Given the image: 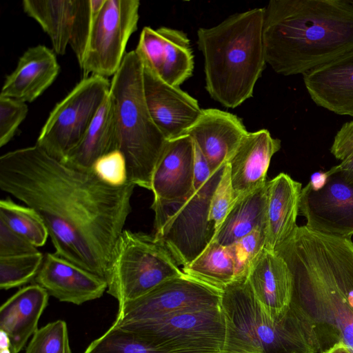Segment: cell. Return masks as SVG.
Masks as SVG:
<instances>
[{"instance_id":"obj_6","label":"cell","mask_w":353,"mask_h":353,"mask_svg":"<svg viewBox=\"0 0 353 353\" xmlns=\"http://www.w3.org/2000/svg\"><path fill=\"white\" fill-rule=\"evenodd\" d=\"M143 67L135 50L125 53L110 81L117 150L125 156L128 181L151 190L152 177L168 141L154 123L143 91Z\"/></svg>"},{"instance_id":"obj_2","label":"cell","mask_w":353,"mask_h":353,"mask_svg":"<svg viewBox=\"0 0 353 353\" xmlns=\"http://www.w3.org/2000/svg\"><path fill=\"white\" fill-rule=\"evenodd\" d=\"M292 276V303L309 317L321 352L339 343L353 353V242L298 226L275 252Z\"/></svg>"},{"instance_id":"obj_37","label":"cell","mask_w":353,"mask_h":353,"mask_svg":"<svg viewBox=\"0 0 353 353\" xmlns=\"http://www.w3.org/2000/svg\"><path fill=\"white\" fill-rule=\"evenodd\" d=\"M235 245L240 265L248 274L252 261L265 248V230L256 229L241 238Z\"/></svg>"},{"instance_id":"obj_13","label":"cell","mask_w":353,"mask_h":353,"mask_svg":"<svg viewBox=\"0 0 353 353\" xmlns=\"http://www.w3.org/2000/svg\"><path fill=\"white\" fill-rule=\"evenodd\" d=\"M325 185L319 191L302 188L299 213L310 229L327 235L351 239L353 236V181L338 165L332 167Z\"/></svg>"},{"instance_id":"obj_10","label":"cell","mask_w":353,"mask_h":353,"mask_svg":"<svg viewBox=\"0 0 353 353\" xmlns=\"http://www.w3.org/2000/svg\"><path fill=\"white\" fill-rule=\"evenodd\" d=\"M110 90L106 77H83L52 109L36 144L63 161L81 141Z\"/></svg>"},{"instance_id":"obj_43","label":"cell","mask_w":353,"mask_h":353,"mask_svg":"<svg viewBox=\"0 0 353 353\" xmlns=\"http://www.w3.org/2000/svg\"><path fill=\"white\" fill-rule=\"evenodd\" d=\"M281 353H305L298 350H291L288 352H281ZM310 353H316V352H310Z\"/></svg>"},{"instance_id":"obj_31","label":"cell","mask_w":353,"mask_h":353,"mask_svg":"<svg viewBox=\"0 0 353 353\" xmlns=\"http://www.w3.org/2000/svg\"><path fill=\"white\" fill-rule=\"evenodd\" d=\"M83 353H168L144 343L133 334L112 325L93 341Z\"/></svg>"},{"instance_id":"obj_8","label":"cell","mask_w":353,"mask_h":353,"mask_svg":"<svg viewBox=\"0 0 353 353\" xmlns=\"http://www.w3.org/2000/svg\"><path fill=\"white\" fill-rule=\"evenodd\" d=\"M225 165L185 198L151 205L154 212V237L182 267L194 261L215 234L214 225L209 221L210 205Z\"/></svg>"},{"instance_id":"obj_28","label":"cell","mask_w":353,"mask_h":353,"mask_svg":"<svg viewBox=\"0 0 353 353\" xmlns=\"http://www.w3.org/2000/svg\"><path fill=\"white\" fill-rule=\"evenodd\" d=\"M267 183V182H266ZM266 228V183L236 199L212 241L228 246L256 229Z\"/></svg>"},{"instance_id":"obj_33","label":"cell","mask_w":353,"mask_h":353,"mask_svg":"<svg viewBox=\"0 0 353 353\" xmlns=\"http://www.w3.org/2000/svg\"><path fill=\"white\" fill-rule=\"evenodd\" d=\"M91 170L101 181L112 187H121L129 182L126 159L119 150L97 159Z\"/></svg>"},{"instance_id":"obj_38","label":"cell","mask_w":353,"mask_h":353,"mask_svg":"<svg viewBox=\"0 0 353 353\" xmlns=\"http://www.w3.org/2000/svg\"><path fill=\"white\" fill-rule=\"evenodd\" d=\"M37 248L0 219V257L34 254Z\"/></svg>"},{"instance_id":"obj_9","label":"cell","mask_w":353,"mask_h":353,"mask_svg":"<svg viewBox=\"0 0 353 353\" xmlns=\"http://www.w3.org/2000/svg\"><path fill=\"white\" fill-rule=\"evenodd\" d=\"M112 325L168 353H223L225 343V323L221 307Z\"/></svg>"},{"instance_id":"obj_29","label":"cell","mask_w":353,"mask_h":353,"mask_svg":"<svg viewBox=\"0 0 353 353\" xmlns=\"http://www.w3.org/2000/svg\"><path fill=\"white\" fill-rule=\"evenodd\" d=\"M0 219L35 247H41L46 243L49 236L48 228L33 208L16 203L10 199H1Z\"/></svg>"},{"instance_id":"obj_17","label":"cell","mask_w":353,"mask_h":353,"mask_svg":"<svg viewBox=\"0 0 353 353\" xmlns=\"http://www.w3.org/2000/svg\"><path fill=\"white\" fill-rule=\"evenodd\" d=\"M34 281L60 301L76 305L100 298L108 288L105 279L56 253L46 254Z\"/></svg>"},{"instance_id":"obj_30","label":"cell","mask_w":353,"mask_h":353,"mask_svg":"<svg viewBox=\"0 0 353 353\" xmlns=\"http://www.w3.org/2000/svg\"><path fill=\"white\" fill-rule=\"evenodd\" d=\"M44 256L34 254L0 257V288L9 290L34 280L42 265Z\"/></svg>"},{"instance_id":"obj_24","label":"cell","mask_w":353,"mask_h":353,"mask_svg":"<svg viewBox=\"0 0 353 353\" xmlns=\"http://www.w3.org/2000/svg\"><path fill=\"white\" fill-rule=\"evenodd\" d=\"M49 296L34 283L19 290L1 306L0 330L8 334L12 353H19L38 330Z\"/></svg>"},{"instance_id":"obj_21","label":"cell","mask_w":353,"mask_h":353,"mask_svg":"<svg viewBox=\"0 0 353 353\" xmlns=\"http://www.w3.org/2000/svg\"><path fill=\"white\" fill-rule=\"evenodd\" d=\"M281 146L268 130L248 132L228 161L232 187L239 196L264 185L273 155Z\"/></svg>"},{"instance_id":"obj_3","label":"cell","mask_w":353,"mask_h":353,"mask_svg":"<svg viewBox=\"0 0 353 353\" xmlns=\"http://www.w3.org/2000/svg\"><path fill=\"white\" fill-rule=\"evenodd\" d=\"M265 61L304 74L353 49L352 0H271L264 8Z\"/></svg>"},{"instance_id":"obj_12","label":"cell","mask_w":353,"mask_h":353,"mask_svg":"<svg viewBox=\"0 0 353 353\" xmlns=\"http://www.w3.org/2000/svg\"><path fill=\"white\" fill-rule=\"evenodd\" d=\"M221 292L185 274L119 306L114 323L154 320L192 310L221 307Z\"/></svg>"},{"instance_id":"obj_22","label":"cell","mask_w":353,"mask_h":353,"mask_svg":"<svg viewBox=\"0 0 353 353\" xmlns=\"http://www.w3.org/2000/svg\"><path fill=\"white\" fill-rule=\"evenodd\" d=\"M59 70L54 50L43 45L29 48L6 77L0 97L32 102L52 85Z\"/></svg>"},{"instance_id":"obj_7","label":"cell","mask_w":353,"mask_h":353,"mask_svg":"<svg viewBox=\"0 0 353 353\" xmlns=\"http://www.w3.org/2000/svg\"><path fill=\"white\" fill-rule=\"evenodd\" d=\"M183 274L167 248L154 235L123 230L106 279L107 292L121 306Z\"/></svg>"},{"instance_id":"obj_19","label":"cell","mask_w":353,"mask_h":353,"mask_svg":"<svg viewBox=\"0 0 353 353\" xmlns=\"http://www.w3.org/2000/svg\"><path fill=\"white\" fill-rule=\"evenodd\" d=\"M303 77L308 94L318 106L353 117V49Z\"/></svg>"},{"instance_id":"obj_34","label":"cell","mask_w":353,"mask_h":353,"mask_svg":"<svg viewBox=\"0 0 353 353\" xmlns=\"http://www.w3.org/2000/svg\"><path fill=\"white\" fill-rule=\"evenodd\" d=\"M239 196L232 187L230 168L227 163L212 194L210 205L209 221L214 225L216 231Z\"/></svg>"},{"instance_id":"obj_35","label":"cell","mask_w":353,"mask_h":353,"mask_svg":"<svg viewBox=\"0 0 353 353\" xmlns=\"http://www.w3.org/2000/svg\"><path fill=\"white\" fill-rule=\"evenodd\" d=\"M26 103L0 97V146L6 145L15 135L19 125L26 117Z\"/></svg>"},{"instance_id":"obj_18","label":"cell","mask_w":353,"mask_h":353,"mask_svg":"<svg viewBox=\"0 0 353 353\" xmlns=\"http://www.w3.org/2000/svg\"><path fill=\"white\" fill-rule=\"evenodd\" d=\"M194 142L188 135L168 140L154 168L152 204L180 201L194 186Z\"/></svg>"},{"instance_id":"obj_5","label":"cell","mask_w":353,"mask_h":353,"mask_svg":"<svg viewBox=\"0 0 353 353\" xmlns=\"http://www.w3.org/2000/svg\"><path fill=\"white\" fill-rule=\"evenodd\" d=\"M221 307L225 323L223 353L321 352L314 326L299 307L291 303L285 315L272 319L256 299L248 278L221 292Z\"/></svg>"},{"instance_id":"obj_41","label":"cell","mask_w":353,"mask_h":353,"mask_svg":"<svg viewBox=\"0 0 353 353\" xmlns=\"http://www.w3.org/2000/svg\"><path fill=\"white\" fill-rule=\"evenodd\" d=\"M321 353H350L343 345L334 344L323 350Z\"/></svg>"},{"instance_id":"obj_32","label":"cell","mask_w":353,"mask_h":353,"mask_svg":"<svg viewBox=\"0 0 353 353\" xmlns=\"http://www.w3.org/2000/svg\"><path fill=\"white\" fill-rule=\"evenodd\" d=\"M26 353H72L66 323L57 320L38 329Z\"/></svg>"},{"instance_id":"obj_23","label":"cell","mask_w":353,"mask_h":353,"mask_svg":"<svg viewBox=\"0 0 353 353\" xmlns=\"http://www.w3.org/2000/svg\"><path fill=\"white\" fill-rule=\"evenodd\" d=\"M302 184L281 172L266 183L265 248L274 252L294 232Z\"/></svg>"},{"instance_id":"obj_39","label":"cell","mask_w":353,"mask_h":353,"mask_svg":"<svg viewBox=\"0 0 353 353\" xmlns=\"http://www.w3.org/2000/svg\"><path fill=\"white\" fill-rule=\"evenodd\" d=\"M212 174L207 160L194 142V189L200 188Z\"/></svg>"},{"instance_id":"obj_36","label":"cell","mask_w":353,"mask_h":353,"mask_svg":"<svg viewBox=\"0 0 353 353\" xmlns=\"http://www.w3.org/2000/svg\"><path fill=\"white\" fill-rule=\"evenodd\" d=\"M330 152L341 161L337 165L345 176L353 181V120L345 123L338 130Z\"/></svg>"},{"instance_id":"obj_44","label":"cell","mask_w":353,"mask_h":353,"mask_svg":"<svg viewBox=\"0 0 353 353\" xmlns=\"http://www.w3.org/2000/svg\"><path fill=\"white\" fill-rule=\"evenodd\" d=\"M0 353H12L10 348L1 350Z\"/></svg>"},{"instance_id":"obj_1","label":"cell","mask_w":353,"mask_h":353,"mask_svg":"<svg viewBox=\"0 0 353 353\" xmlns=\"http://www.w3.org/2000/svg\"><path fill=\"white\" fill-rule=\"evenodd\" d=\"M134 185L112 187L35 144L0 157V188L44 221L59 256L106 280Z\"/></svg>"},{"instance_id":"obj_14","label":"cell","mask_w":353,"mask_h":353,"mask_svg":"<svg viewBox=\"0 0 353 353\" xmlns=\"http://www.w3.org/2000/svg\"><path fill=\"white\" fill-rule=\"evenodd\" d=\"M135 51L145 68L171 85L179 87L192 75L194 56L182 30L145 26Z\"/></svg>"},{"instance_id":"obj_27","label":"cell","mask_w":353,"mask_h":353,"mask_svg":"<svg viewBox=\"0 0 353 353\" xmlns=\"http://www.w3.org/2000/svg\"><path fill=\"white\" fill-rule=\"evenodd\" d=\"M181 270L188 277L221 292L231 283L248 278L240 265L235 245L224 246L214 241Z\"/></svg>"},{"instance_id":"obj_26","label":"cell","mask_w":353,"mask_h":353,"mask_svg":"<svg viewBox=\"0 0 353 353\" xmlns=\"http://www.w3.org/2000/svg\"><path fill=\"white\" fill-rule=\"evenodd\" d=\"M117 150L114 101L109 93L79 143L61 161L83 171L91 170L94 161Z\"/></svg>"},{"instance_id":"obj_42","label":"cell","mask_w":353,"mask_h":353,"mask_svg":"<svg viewBox=\"0 0 353 353\" xmlns=\"http://www.w3.org/2000/svg\"><path fill=\"white\" fill-rule=\"evenodd\" d=\"M10 348V339L8 334L0 330V349Z\"/></svg>"},{"instance_id":"obj_16","label":"cell","mask_w":353,"mask_h":353,"mask_svg":"<svg viewBox=\"0 0 353 353\" xmlns=\"http://www.w3.org/2000/svg\"><path fill=\"white\" fill-rule=\"evenodd\" d=\"M249 132L242 119L216 108L202 109L187 132L207 160L212 173L225 165Z\"/></svg>"},{"instance_id":"obj_45","label":"cell","mask_w":353,"mask_h":353,"mask_svg":"<svg viewBox=\"0 0 353 353\" xmlns=\"http://www.w3.org/2000/svg\"><path fill=\"white\" fill-rule=\"evenodd\" d=\"M352 1H353V0H352Z\"/></svg>"},{"instance_id":"obj_11","label":"cell","mask_w":353,"mask_h":353,"mask_svg":"<svg viewBox=\"0 0 353 353\" xmlns=\"http://www.w3.org/2000/svg\"><path fill=\"white\" fill-rule=\"evenodd\" d=\"M139 7V0H105L79 64L84 77L93 74L108 78L117 72L128 41L137 29Z\"/></svg>"},{"instance_id":"obj_25","label":"cell","mask_w":353,"mask_h":353,"mask_svg":"<svg viewBox=\"0 0 353 353\" xmlns=\"http://www.w3.org/2000/svg\"><path fill=\"white\" fill-rule=\"evenodd\" d=\"M82 0H24L23 11L49 36L53 50L65 52L76 34Z\"/></svg>"},{"instance_id":"obj_15","label":"cell","mask_w":353,"mask_h":353,"mask_svg":"<svg viewBox=\"0 0 353 353\" xmlns=\"http://www.w3.org/2000/svg\"><path fill=\"white\" fill-rule=\"evenodd\" d=\"M143 67L144 96L154 123L168 141L186 135L202 111L197 100Z\"/></svg>"},{"instance_id":"obj_4","label":"cell","mask_w":353,"mask_h":353,"mask_svg":"<svg viewBox=\"0 0 353 353\" xmlns=\"http://www.w3.org/2000/svg\"><path fill=\"white\" fill-rule=\"evenodd\" d=\"M264 8L234 14L220 23L197 30L204 57L205 89L222 105L234 108L253 95L266 61Z\"/></svg>"},{"instance_id":"obj_40","label":"cell","mask_w":353,"mask_h":353,"mask_svg":"<svg viewBox=\"0 0 353 353\" xmlns=\"http://www.w3.org/2000/svg\"><path fill=\"white\" fill-rule=\"evenodd\" d=\"M329 175V170L326 172H314L310 176V181L307 185L314 191H319L322 189L327 183Z\"/></svg>"},{"instance_id":"obj_20","label":"cell","mask_w":353,"mask_h":353,"mask_svg":"<svg viewBox=\"0 0 353 353\" xmlns=\"http://www.w3.org/2000/svg\"><path fill=\"white\" fill-rule=\"evenodd\" d=\"M248 279L256 299L272 319H279L288 313L293 283L291 272L281 256L264 248L252 261Z\"/></svg>"}]
</instances>
